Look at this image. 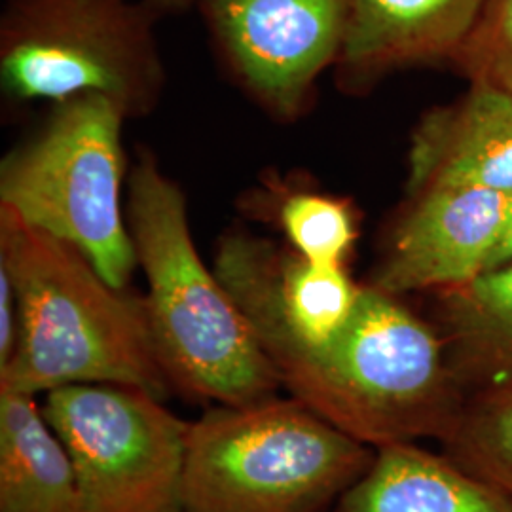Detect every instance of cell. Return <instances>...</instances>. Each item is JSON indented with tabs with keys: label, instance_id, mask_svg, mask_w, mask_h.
<instances>
[{
	"label": "cell",
	"instance_id": "6da1fadb",
	"mask_svg": "<svg viewBox=\"0 0 512 512\" xmlns=\"http://www.w3.org/2000/svg\"><path fill=\"white\" fill-rule=\"evenodd\" d=\"M262 349L289 397L374 450L442 442L467 399L437 327L372 283L329 342Z\"/></svg>",
	"mask_w": 512,
	"mask_h": 512
},
{
	"label": "cell",
	"instance_id": "7a4b0ae2",
	"mask_svg": "<svg viewBox=\"0 0 512 512\" xmlns=\"http://www.w3.org/2000/svg\"><path fill=\"white\" fill-rule=\"evenodd\" d=\"M0 270L18 298V348L0 389L48 393L74 384L173 391L148 323L145 296L109 285L92 262L0 207Z\"/></svg>",
	"mask_w": 512,
	"mask_h": 512
},
{
	"label": "cell",
	"instance_id": "3957f363",
	"mask_svg": "<svg viewBox=\"0 0 512 512\" xmlns=\"http://www.w3.org/2000/svg\"><path fill=\"white\" fill-rule=\"evenodd\" d=\"M129 232L147 277L148 323L175 393L209 404H247L281 389L266 353L215 268L205 266L183 188L139 148L129 169Z\"/></svg>",
	"mask_w": 512,
	"mask_h": 512
},
{
	"label": "cell",
	"instance_id": "277c9868",
	"mask_svg": "<svg viewBox=\"0 0 512 512\" xmlns=\"http://www.w3.org/2000/svg\"><path fill=\"white\" fill-rule=\"evenodd\" d=\"M293 397L213 404L190 421L184 512H332L374 459Z\"/></svg>",
	"mask_w": 512,
	"mask_h": 512
},
{
	"label": "cell",
	"instance_id": "5b68a950",
	"mask_svg": "<svg viewBox=\"0 0 512 512\" xmlns=\"http://www.w3.org/2000/svg\"><path fill=\"white\" fill-rule=\"evenodd\" d=\"M126 120L107 97H73L0 162V207L69 243L116 289H129L139 268L122 200Z\"/></svg>",
	"mask_w": 512,
	"mask_h": 512
},
{
	"label": "cell",
	"instance_id": "8992f818",
	"mask_svg": "<svg viewBox=\"0 0 512 512\" xmlns=\"http://www.w3.org/2000/svg\"><path fill=\"white\" fill-rule=\"evenodd\" d=\"M158 10L131 0H6L0 88L16 105L101 95L131 118L154 112L167 86Z\"/></svg>",
	"mask_w": 512,
	"mask_h": 512
},
{
	"label": "cell",
	"instance_id": "52a82bcc",
	"mask_svg": "<svg viewBox=\"0 0 512 512\" xmlns=\"http://www.w3.org/2000/svg\"><path fill=\"white\" fill-rule=\"evenodd\" d=\"M42 410L73 459L82 512H184L190 421L145 389L74 384Z\"/></svg>",
	"mask_w": 512,
	"mask_h": 512
},
{
	"label": "cell",
	"instance_id": "ba28073f",
	"mask_svg": "<svg viewBox=\"0 0 512 512\" xmlns=\"http://www.w3.org/2000/svg\"><path fill=\"white\" fill-rule=\"evenodd\" d=\"M224 71L258 109L298 122L336 67L348 35L349 0H200Z\"/></svg>",
	"mask_w": 512,
	"mask_h": 512
},
{
	"label": "cell",
	"instance_id": "9c48e42d",
	"mask_svg": "<svg viewBox=\"0 0 512 512\" xmlns=\"http://www.w3.org/2000/svg\"><path fill=\"white\" fill-rule=\"evenodd\" d=\"M512 222V194L425 186L389 230L372 285L387 293H437L490 268Z\"/></svg>",
	"mask_w": 512,
	"mask_h": 512
},
{
	"label": "cell",
	"instance_id": "30bf717a",
	"mask_svg": "<svg viewBox=\"0 0 512 512\" xmlns=\"http://www.w3.org/2000/svg\"><path fill=\"white\" fill-rule=\"evenodd\" d=\"M486 0H349L336 63L342 90L363 92L387 74L452 63Z\"/></svg>",
	"mask_w": 512,
	"mask_h": 512
},
{
	"label": "cell",
	"instance_id": "8fae6325",
	"mask_svg": "<svg viewBox=\"0 0 512 512\" xmlns=\"http://www.w3.org/2000/svg\"><path fill=\"white\" fill-rule=\"evenodd\" d=\"M463 186L512 194V95L488 86L425 112L412 131L406 192Z\"/></svg>",
	"mask_w": 512,
	"mask_h": 512
},
{
	"label": "cell",
	"instance_id": "7c38bea8",
	"mask_svg": "<svg viewBox=\"0 0 512 512\" xmlns=\"http://www.w3.org/2000/svg\"><path fill=\"white\" fill-rule=\"evenodd\" d=\"M332 512H512V501L416 442L378 448Z\"/></svg>",
	"mask_w": 512,
	"mask_h": 512
},
{
	"label": "cell",
	"instance_id": "4fadbf2b",
	"mask_svg": "<svg viewBox=\"0 0 512 512\" xmlns=\"http://www.w3.org/2000/svg\"><path fill=\"white\" fill-rule=\"evenodd\" d=\"M435 296V327L469 395L512 387V258Z\"/></svg>",
	"mask_w": 512,
	"mask_h": 512
},
{
	"label": "cell",
	"instance_id": "5bb4252c",
	"mask_svg": "<svg viewBox=\"0 0 512 512\" xmlns=\"http://www.w3.org/2000/svg\"><path fill=\"white\" fill-rule=\"evenodd\" d=\"M37 397L0 389V512H82L73 459Z\"/></svg>",
	"mask_w": 512,
	"mask_h": 512
},
{
	"label": "cell",
	"instance_id": "9a60e30c",
	"mask_svg": "<svg viewBox=\"0 0 512 512\" xmlns=\"http://www.w3.org/2000/svg\"><path fill=\"white\" fill-rule=\"evenodd\" d=\"M245 207L270 222L294 253L315 264L346 266L359 239V217L348 200L294 181L264 179Z\"/></svg>",
	"mask_w": 512,
	"mask_h": 512
},
{
	"label": "cell",
	"instance_id": "2e32d148",
	"mask_svg": "<svg viewBox=\"0 0 512 512\" xmlns=\"http://www.w3.org/2000/svg\"><path fill=\"white\" fill-rule=\"evenodd\" d=\"M440 448L461 469L512 501V387L469 395Z\"/></svg>",
	"mask_w": 512,
	"mask_h": 512
},
{
	"label": "cell",
	"instance_id": "e0dca14e",
	"mask_svg": "<svg viewBox=\"0 0 512 512\" xmlns=\"http://www.w3.org/2000/svg\"><path fill=\"white\" fill-rule=\"evenodd\" d=\"M450 65L471 84L512 95V0H486Z\"/></svg>",
	"mask_w": 512,
	"mask_h": 512
},
{
	"label": "cell",
	"instance_id": "ac0fdd59",
	"mask_svg": "<svg viewBox=\"0 0 512 512\" xmlns=\"http://www.w3.org/2000/svg\"><path fill=\"white\" fill-rule=\"evenodd\" d=\"M18 298L6 272L0 270V368L8 365L18 348Z\"/></svg>",
	"mask_w": 512,
	"mask_h": 512
},
{
	"label": "cell",
	"instance_id": "d6986e66",
	"mask_svg": "<svg viewBox=\"0 0 512 512\" xmlns=\"http://www.w3.org/2000/svg\"><path fill=\"white\" fill-rule=\"evenodd\" d=\"M158 12H184L196 4H200V0H147Z\"/></svg>",
	"mask_w": 512,
	"mask_h": 512
},
{
	"label": "cell",
	"instance_id": "ffe728a7",
	"mask_svg": "<svg viewBox=\"0 0 512 512\" xmlns=\"http://www.w3.org/2000/svg\"><path fill=\"white\" fill-rule=\"evenodd\" d=\"M509 258H512V222L511 226H509V230H507V234H505V238H503L501 245H499V249H497V253H495L490 268H494V266L505 262V260H509Z\"/></svg>",
	"mask_w": 512,
	"mask_h": 512
}]
</instances>
